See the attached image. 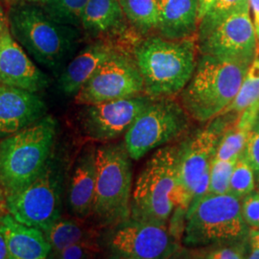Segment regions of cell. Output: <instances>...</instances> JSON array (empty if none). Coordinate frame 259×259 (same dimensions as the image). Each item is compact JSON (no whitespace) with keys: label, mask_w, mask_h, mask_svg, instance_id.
Instances as JSON below:
<instances>
[{"label":"cell","mask_w":259,"mask_h":259,"mask_svg":"<svg viewBox=\"0 0 259 259\" xmlns=\"http://www.w3.org/2000/svg\"><path fill=\"white\" fill-rule=\"evenodd\" d=\"M197 49L192 37L151 36L137 40L132 46V56L143 78L144 93L163 98L182 93L194 72Z\"/></svg>","instance_id":"cell-1"},{"label":"cell","mask_w":259,"mask_h":259,"mask_svg":"<svg viewBox=\"0 0 259 259\" xmlns=\"http://www.w3.org/2000/svg\"><path fill=\"white\" fill-rule=\"evenodd\" d=\"M250 63L201 54L194 72L181 94L189 116L204 123L220 115L240 90Z\"/></svg>","instance_id":"cell-2"},{"label":"cell","mask_w":259,"mask_h":259,"mask_svg":"<svg viewBox=\"0 0 259 259\" xmlns=\"http://www.w3.org/2000/svg\"><path fill=\"white\" fill-rule=\"evenodd\" d=\"M57 122L51 116L32 123L0 142V181L6 199L27 187L52 156Z\"/></svg>","instance_id":"cell-3"},{"label":"cell","mask_w":259,"mask_h":259,"mask_svg":"<svg viewBox=\"0 0 259 259\" xmlns=\"http://www.w3.org/2000/svg\"><path fill=\"white\" fill-rule=\"evenodd\" d=\"M7 17L12 36L28 55L55 72L77 44L76 27L56 22L39 6L17 4L11 7Z\"/></svg>","instance_id":"cell-4"},{"label":"cell","mask_w":259,"mask_h":259,"mask_svg":"<svg viewBox=\"0 0 259 259\" xmlns=\"http://www.w3.org/2000/svg\"><path fill=\"white\" fill-rule=\"evenodd\" d=\"M178 148L158 149L141 169L133 186L130 217L167 226L176 207Z\"/></svg>","instance_id":"cell-5"},{"label":"cell","mask_w":259,"mask_h":259,"mask_svg":"<svg viewBox=\"0 0 259 259\" xmlns=\"http://www.w3.org/2000/svg\"><path fill=\"white\" fill-rule=\"evenodd\" d=\"M250 228L241 213L240 200L229 194L206 193L186 211L182 243L194 250L248 240Z\"/></svg>","instance_id":"cell-6"},{"label":"cell","mask_w":259,"mask_h":259,"mask_svg":"<svg viewBox=\"0 0 259 259\" xmlns=\"http://www.w3.org/2000/svg\"><path fill=\"white\" fill-rule=\"evenodd\" d=\"M132 158L124 142L96 148V185L93 214L102 227H111L131 216L133 192Z\"/></svg>","instance_id":"cell-7"},{"label":"cell","mask_w":259,"mask_h":259,"mask_svg":"<svg viewBox=\"0 0 259 259\" xmlns=\"http://www.w3.org/2000/svg\"><path fill=\"white\" fill-rule=\"evenodd\" d=\"M237 118L231 113L220 114L206 127L196 130L178 144L176 207L171 220L180 222L182 216L185 218L195 188L210 168L224 131Z\"/></svg>","instance_id":"cell-8"},{"label":"cell","mask_w":259,"mask_h":259,"mask_svg":"<svg viewBox=\"0 0 259 259\" xmlns=\"http://www.w3.org/2000/svg\"><path fill=\"white\" fill-rule=\"evenodd\" d=\"M190 116L173 97L156 98L125 134L124 143L134 160L185 135Z\"/></svg>","instance_id":"cell-9"},{"label":"cell","mask_w":259,"mask_h":259,"mask_svg":"<svg viewBox=\"0 0 259 259\" xmlns=\"http://www.w3.org/2000/svg\"><path fill=\"white\" fill-rule=\"evenodd\" d=\"M52 156L35 181L7 198L8 212L16 220L45 232L61 218L62 210V171Z\"/></svg>","instance_id":"cell-10"},{"label":"cell","mask_w":259,"mask_h":259,"mask_svg":"<svg viewBox=\"0 0 259 259\" xmlns=\"http://www.w3.org/2000/svg\"><path fill=\"white\" fill-rule=\"evenodd\" d=\"M105 246L111 257L122 259L170 258L181 249L167 226L132 217L110 227Z\"/></svg>","instance_id":"cell-11"},{"label":"cell","mask_w":259,"mask_h":259,"mask_svg":"<svg viewBox=\"0 0 259 259\" xmlns=\"http://www.w3.org/2000/svg\"><path fill=\"white\" fill-rule=\"evenodd\" d=\"M144 93L139 66L129 51L120 47L107 59L74 96L78 105L128 98Z\"/></svg>","instance_id":"cell-12"},{"label":"cell","mask_w":259,"mask_h":259,"mask_svg":"<svg viewBox=\"0 0 259 259\" xmlns=\"http://www.w3.org/2000/svg\"><path fill=\"white\" fill-rule=\"evenodd\" d=\"M156 98L139 94L128 98L83 105L79 111L80 129L89 139L106 142L126 134L132 124Z\"/></svg>","instance_id":"cell-13"},{"label":"cell","mask_w":259,"mask_h":259,"mask_svg":"<svg viewBox=\"0 0 259 259\" xmlns=\"http://www.w3.org/2000/svg\"><path fill=\"white\" fill-rule=\"evenodd\" d=\"M201 54L251 63L258 42L249 3L234 11L207 34L197 37Z\"/></svg>","instance_id":"cell-14"},{"label":"cell","mask_w":259,"mask_h":259,"mask_svg":"<svg viewBox=\"0 0 259 259\" xmlns=\"http://www.w3.org/2000/svg\"><path fill=\"white\" fill-rule=\"evenodd\" d=\"M0 83L38 93L47 88V75L37 68L14 38L9 26L0 34Z\"/></svg>","instance_id":"cell-15"},{"label":"cell","mask_w":259,"mask_h":259,"mask_svg":"<svg viewBox=\"0 0 259 259\" xmlns=\"http://www.w3.org/2000/svg\"><path fill=\"white\" fill-rule=\"evenodd\" d=\"M44 100L26 90L0 83V138H6L46 115Z\"/></svg>","instance_id":"cell-16"},{"label":"cell","mask_w":259,"mask_h":259,"mask_svg":"<svg viewBox=\"0 0 259 259\" xmlns=\"http://www.w3.org/2000/svg\"><path fill=\"white\" fill-rule=\"evenodd\" d=\"M96 148L93 143L83 146L76 158L68 185L67 202L78 219L88 218L93 214L97 174Z\"/></svg>","instance_id":"cell-17"},{"label":"cell","mask_w":259,"mask_h":259,"mask_svg":"<svg viewBox=\"0 0 259 259\" xmlns=\"http://www.w3.org/2000/svg\"><path fill=\"white\" fill-rule=\"evenodd\" d=\"M117 47L111 39L98 38L82 49L60 75L58 84L62 93L66 96H75Z\"/></svg>","instance_id":"cell-18"},{"label":"cell","mask_w":259,"mask_h":259,"mask_svg":"<svg viewBox=\"0 0 259 259\" xmlns=\"http://www.w3.org/2000/svg\"><path fill=\"white\" fill-rule=\"evenodd\" d=\"M10 259H45L52 248L45 232L16 220L9 212L0 215Z\"/></svg>","instance_id":"cell-19"},{"label":"cell","mask_w":259,"mask_h":259,"mask_svg":"<svg viewBox=\"0 0 259 259\" xmlns=\"http://www.w3.org/2000/svg\"><path fill=\"white\" fill-rule=\"evenodd\" d=\"M126 22L119 0H89L81 26L93 37H117L120 41L129 37Z\"/></svg>","instance_id":"cell-20"},{"label":"cell","mask_w":259,"mask_h":259,"mask_svg":"<svg viewBox=\"0 0 259 259\" xmlns=\"http://www.w3.org/2000/svg\"><path fill=\"white\" fill-rule=\"evenodd\" d=\"M159 36L180 39L198 31L199 0H158Z\"/></svg>","instance_id":"cell-21"},{"label":"cell","mask_w":259,"mask_h":259,"mask_svg":"<svg viewBox=\"0 0 259 259\" xmlns=\"http://www.w3.org/2000/svg\"><path fill=\"white\" fill-rule=\"evenodd\" d=\"M45 233L53 252L77 243L95 241L96 236V232L84 227L82 223L62 218L58 219Z\"/></svg>","instance_id":"cell-22"},{"label":"cell","mask_w":259,"mask_h":259,"mask_svg":"<svg viewBox=\"0 0 259 259\" xmlns=\"http://www.w3.org/2000/svg\"><path fill=\"white\" fill-rule=\"evenodd\" d=\"M127 21L139 35L157 30L159 12L158 0H119Z\"/></svg>","instance_id":"cell-23"},{"label":"cell","mask_w":259,"mask_h":259,"mask_svg":"<svg viewBox=\"0 0 259 259\" xmlns=\"http://www.w3.org/2000/svg\"><path fill=\"white\" fill-rule=\"evenodd\" d=\"M255 104H259V47L252 62L249 65L239 92L234 100L221 114L231 113L239 116L245 109Z\"/></svg>","instance_id":"cell-24"},{"label":"cell","mask_w":259,"mask_h":259,"mask_svg":"<svg viewBox=\"0 0 259 259\" xmlns=\"http://www.w3.org/2000/svg\"><path fill=\"white\" fill-rule=\"evenodd\" d=\"M89 0H38L39 7L56 22L72 26H81L83 9Z\"/></svg>","instance_id":"cell-25"},{"label":"cell","mask_w":259,"mask_h":259,"mask_svg":"<svg viewBox=\"0 0 259 259\" xmlns=\"http://www.w3.org/2000/svg\"><path fill=\"white\" fill-rule=\"evenodd\" d=\"M250 130L240 124L237 119L228 126L220 138L213 158L227 160L239 157L244 150Z\"/></svg>","instance_id":"cell-26"},{"label":"cell","mask_w":259,"mask_h":259,"mask_svg":"<svg viewBox=\"0 0 259 259\" xmlns=\"http://www.w3.org/2000/svg\"><path fill=\"white\" fill-rule=\"evenodd\" d=\"M247 3H249V0H214L212 5L199 22L197 37L207 34L223 19Z\"/></svg>","instance_id":"cell-27"},{"label":"cell","mask_w":259,"mask_h":259,"mask_svg":"<svg viewBox=\"0 0 259 259\" xmlns=\"http://www.w3.org/2000/svg\"><path fill=\"white\" fill-rule=\"evenodd\" d=\"M255 182L251 167L241 153L232 172L229 194L241 201L246 195L255 189Z\"/></svg>","instance_id":"cell-28"},{"label":"cell","mask_w":259,"mask_h":259,"mask_svg":"<svg viewBox=\"0 0 259 259\" xmlns=\"http://www.w3.org/2000/svg\"><path fill=\"white\" fill-rule=\"evenodd\" d=\"M191 258L242 259L248 256V240L213 245L189 252Z\"/></svg>","instance_id":"cell-29"},{"label":"cell","mask_w":259,"mask_h":259,"mask_svg":"<svg viewBox=\"0 0 259 259\" xmlns=\"http://www.w3.org/2000/svg\"><path fill=\"white\" fill-rule=\"evenodd\" d=\"M237 158L238 157L227 160L213 158L210 165L208 193L217 195L229 193L230 182Z\"/></svg>","instance_id":"cell-30"},{"label":"cell","mask_w":259,"mask_h":259,"mask_svg":"<svg viewBox=\"0 0 259 259\" xmlns=\"http://www.w3.org/2000/svg\"><path fill=\"white\" fill-rule=\"evenodd\" d=\"M100 245L95 241H88L73 244L54 252L57 258L83 259L94 257L100 251Z\"/></svg>","instance_id":"cell-31"},{"label":"cell","mask_w":259,"mask_h":259,"mask_svg":"<svg viewBox=\"0 0 259 259\" xmlns=\"http://www.w3.org/2000/svg\"><path fill=\"white\" fill-rule=\"evenodd\" d=\"M242 155L251 167L256 183H259V121L250 130Z\"/></svg>","instance_id":"cell-32"},{"label":"cell","mask_w":259,"mask_h":259,"mask_svg":"<svg viewBox=\"0 0 259 259\" xmlns=\"http://www.w3.org/2000/svg\"><path fill=\"white\" fill-rule=\"evenodd\" d=\"M241 213L250 229L259 230V188L246 195L240 201Z\"/></svg>","instance_id":"cell-33"},{"label":"cell","mask_w":259,"mask_h":259,"mask_svg":"<svg viewBox=\"0 0 259 259\" xmlns=\"http://www.w3.org/2000/svg\"><path fill=\"white\" fill-rule=\"evenodd\" d=\"M247 258L259 259V230L250 229Z\"/></svg>","instance_id":"cell-34"},{"label":"cell","mask_w":259,"mask_h":259,"mask_svg":"<svg viewBox=\"0 0 259 259\" xmlns=\"http://www.w3.org/2000/svg\"><path fill=\"white\" fill-rule=\"evenodd\" d=\"M249 5L259 47V0H249Z\"/></svg>","instance_id":"cell-35"},{"label":"cell","mask_w":259,"mask_h":259,"mask_svg":"<svg viewBox=\"0 0 259 259\" xmlns=\"http://www.w3.org/2000/svg\"><path fill=\"white\" fill-rule=\"evenodd\" d=\"M0 259H10L8 244L0 223Z\"/></svg>","instance_id":"cell-36"},{"label":"cell","mask_w":259,"mask_h":259,"mask_svg":"<svg viewBox=\"0 0 259 259\" xmlns=\"http://www.w3.org/2000/svg\"><path fill=\"white\" fill-rule=\"evenodd\" d=\"M214 0H199V12H198V19L199 22L203 19L205 13L208 11L209 7L212 5Z\"/></svg>","instance_id":"cell-37"},{"label":"cell","mask_w":259,"mask_h":259,"mask_svg":"<svg viewBox=\"0 0 259 259\" xmlns=\"http://www.w3.org/2000/svg\"><path fill=\"white\" fill-rule=\"evenodd\" d=\"M7 212H8L7 199H6V194H5L3 185H2L1 181H0V215H3V214Z\"/></svg>","instance_id":"cell-38"},{"label":"cell","mask_w":259,"mask_h":259,"mask_svg":"<svg viewBox=\"0 0 259 259\" xmlns=\"http://www.w3.org/2000/svg\"><path fill=\"white\" fill-rule=\"evenodd\" d=\"M8 26H9L8 25V17L4 12L1 0H0V34Z\"/></svg>","instance_id":"cell-39"},{"label":"cell","mask_w":259,"mask_h":259,"mask_svg":"<svg viewBox=\"0 0 259 259\" xmlns=\"http://www.w3.org/2000/svg\"><path fill=\"white\" fill-rule=\"evenodd\" d=\"M25 1H29V2H33V1H38V0H25Z\"/></svg>","instance_id":"cell-40"},{"label":"cell","mask_w":259,"mask_h":259,"mask_svg":"<svg viewBox=\"0 0 259 259\" xmlns=\"http://www.w3.org/2000/svg\"><path fill=\"white\" fill-rule=\"evenodd\" d=\"M258 121H259V113H258Z\"/></svg>","instance_id":"cell-41"},{"label":"cell","mask_w":259,"mask_h":259,"mask_svg":"<svg viewBox=\"0 0 259 259\" xmlns=\"http://www.w3.org/2000/svg\"><path fill=\"white\" fill-rule=\"evenodd\" d=\"M258 186H259V183H258ZM258 188H259V187H258Z\"/></svg>","instance_id":"cell-42"}]
</instances>
